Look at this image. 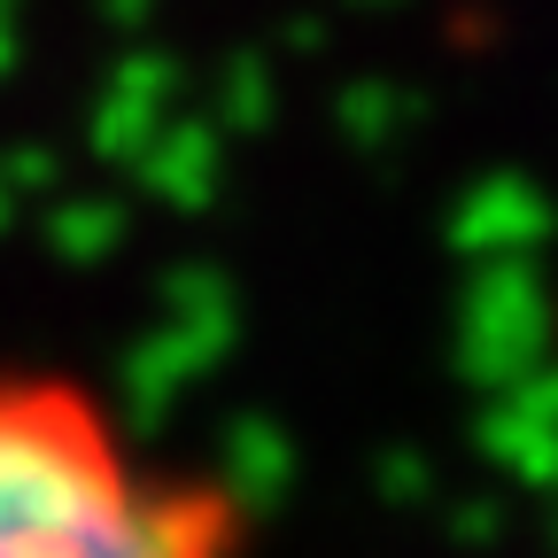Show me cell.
Listing matches in <instances>:
<instances>
[{
  "instance_id": "1",
  "label": "cell",
  "mask_w": 558,
  "mask_h": 558,
  "mask_svg": "<svg viewBox=\"0 0 558 558\" xmlns=\"http://www.w3.org/2000/svg\"><path fill=\"white\" fill-rule=\"evenodd\" d=\"M0 558H248V505L62 365H0Z\"/></svg>"
}]
</instances>
